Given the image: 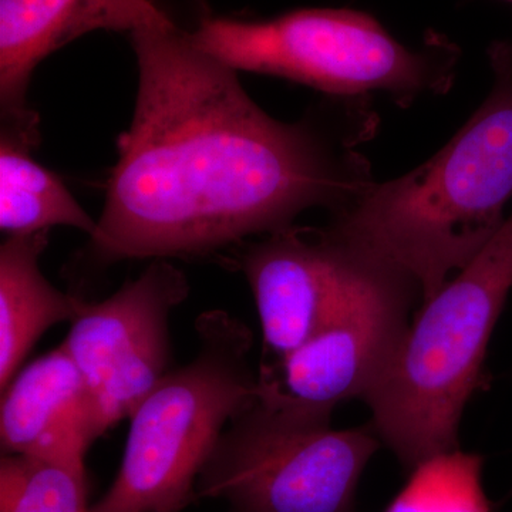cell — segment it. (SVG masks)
Masks as SVG:
<instances>
[{
	"instance_id": "cell-1",
	"label": "cell",
	"mask_w": 512,
	"mask_h": 512,
	"mask_svg": "<svg viewBox=\"0 0 512 512\" xmlns=\"http://www.w3.org/2000/svg\"><path fill=\"white\" fill-rule=\"evenodd\" d=\"M131 43L136 109L90 237L96 264L210 255L309 208L338 214L373 183L357 151L376 126L366 97L343 99L328 126L282 123L177 26Z\"/></svg>"
},
{
	"instance_id": "cell-2",
	"label": "cell",
	"mask_w": 512,
	"mask_h": 512,
	"mask_svg": "<svg viewBox=\"0 0 512 512\" xmlns=\"http://www.w3.org/2000/svg\"><path fill=\"white\" fill-rule=\"evenodd\" d=\"M487 99L436 156L373 181L328 229L412 279L421 302L470 264L503 227L512 197V46L490 52Z\"/></svg>"
},
{
	"instance_id": "cell-3",
	"label": "cell",
	"mask_w": 512,
	"mask_h": 512,
	"mask_svg": "<svg viewBox=\"0 0 512 512\" xmlns=\"http://www.w3.org/2000/svg\"><path fill=\"white\" fill-rule=\"evenodd\" d=\"M512 289V212L480 254L423 302L363 397L380 443L412 471L458 450L461 417Z\"/></svg>"
},
{
	"instance_id": "cell-4",
	"label": "cell",
	"mask_w": 512,
	"mask_h": 512,
	"mask_svg": "<svg viewBox=\"0 0 512 512\" xmlns=\"http://www.w3.org/2000/svg\"><path fill=\"white\" fill-rule=\"evenodd\" d=\"M195 328L197 356L167 373L131 414L117 476L90 512H183L198 500V478L227 424L258 402L248 326L208 311Z\"/></svg>"
},
{
	"instance_id": "cell-5",
	"label": "cell",
	"mask_w": 512,
	"mask_h": 512,
	"mask_svg": "<svg viewBox=\"0 0 512 512\" xmlns=\"http://www.w3.org/2000/svg\"><path fill=\"white\" fill-rule=\"evenodd\" d=\"M188 37L234 70L306 84L335 99L386 92L404 104L447 92L453 47L402 45L373 16L353 9H301L265 22L202 20Z\"/></svg>"
},
{
	"instance_id": "cell-6",
	"label": "cell",
	"mask_w": 512,
	"mask_h": 512,
	"mask_svg": "<svg viewBox=\"0 0 512 512\" xmlns=\"http://www.w3.org/2000/svg\"><path fill=\"white\" fill-rule=\"evenodd\" d=\"M382 446L370 424L336 430L330 416L258 402L222 434L198 500L231 512H357L367 464Z\"/></svg>"
},
{
	"instance_id": "cell-7",
	"label": "cell",
	"mask_w": 512,
	"mask_h": 512,
	"mask_svg": "<svg viewBox=\"0 0 512 512\" xmlns=\"http://www.w3.org/2000/svg\"><path fill=\"white\" fill-rule=\"evenodd\" d=\"M416 296L412 279L376 259L315 335L284 359L262 363L259 400L325 416L363 400L399 346Z\"/></svg>"
},
{
	"instance_id": "cell-8",
	"label": "cell",
	"mask_w": 512,
	"mask_h": 512,
	"mask_svg": "<svg viewBox=\"0 0 512 512\" xmlns=\"http://www.w3.org/2000/svg\"><path fill=\"white\" fill-rule=\"evenodd\" d=\"M190 293L187 276L154 259L134 281L101 302L83 301L63 340L86 380L101 436L130 419L167 375L168 322Z\"/></svg>"
},
{
	"instance_id": "cell-9",
	"label": "cell",
	"mask_w": 512,
	"mask_h": 512,
	"mask_svg": "<svg viewBox=\"0 0 512 512\" xmlns=\"http://www.w3.org/2000/svg\"><path fill=\"white\" fill-rule=\"evenodd\" d=\"M373 262L328 228L289 227L247 245L238 265L261 322L262 363L284 359L315 335Z\"/></svg>"
},
{
	"instance_id": "cell-10",
	"label": "cell",
	"mask_w": 512,
	"mask_h": 512,
	"mask_svg": "<svg viewBox=\"0 0 512 512\" xmlns=\"http://www.w3.org/2000/svg\"><path fill=\"white\" fill-rule=\"evenodd\" d=\"M151 0H0L2 130L39 144V117L28 106L37 64L60 47L96 30L174 28Z\"/></svg>"
},
{
	"instance_id": "cell-11",
	"label": "cell",
	"mask_w": 512,
	"mask_h": 512,
	"mask_svg": "<svg viewBox=\"0 0 512 512\" xmlns=\"http://www.w3.org/2000/svg\"><path fill=\"white\" fill-rule=\"evenodd\" d=\"M101 436L86 380L63 343L23 367L2 390L0 447L86 468Z\"/></svg>"
},
{
	"instance_id": "cell-12",
	"label": "cell",
	"mask_w": 512,
	"mask_h": 512,
	"mask_svg": "<svg viewBox=\"0 0 512 512\" xmlns=\"http://www.w3.org/2000/svg\"><path fill=\"white\" fill-rule=\"evenodd\" d=\"M49 231L13 235L0 248V390L43 333L72 322L84 299L56 289L40 271Z\"/></svg>"
},
{
	"instance_id": "cell-13",
	"label": "cell",
	"mask_w": 512,
	"mask_h": 512,
	"mask_svg": "<svg viewBox=\"0 0 512 512\" xmlns=\"http://www.w3.org/2000/svg\"><path fill=\"white\" fill-rule=\"evenodd\" d=\"M33 146L2 131L0 137V228L13 235L73 227L93 237L97 222L74 200L62 180L30 156Z\"/></svg>"
},
{
	"instance_id": "cell-14",
	"label": "cell",
	"mask_w": 512,
	"mask_h": 512,
	"mask_svg": "<svg viewBox=\"0 0 512 512\" xmlns=\"http://www.w3.org/2000/svg\"><path fill=\"white\" fill-rule=\"evenodd\" d=\"M483 463L460 448L430 458L410 471L384 512H493L481 481Z\"/></svg>"
},
{
	"instance_id": "cell-15",
	"label": "cell",
	"mask_w": 512,
	"mask_h": 512,
	"mask_svg": "<svg viewBox=\"0 0 512 512\" xmlns=\"http://www.w3.org/2000/svg\"><path fill=\"white\" fill-rule=\"evenodd\" d=\"M87 471L45 458L2 454L0 512H90Z\"/></svg>"
},
{
	"instance_id": "cell-16",
	"label": "cell",
	"mask_w": 512,
	"mask_h": 512,
	"mask_svg": "<svg viewBox=\"0 0 512 512\" xmlns=\"http://www.w3.org/2000/svg\"><path fill=\"white\" fill-rule=\"evenodd\" d=\"M507 2H511L512 3V0H507Z\"/></svg>"
}]
</instances>
